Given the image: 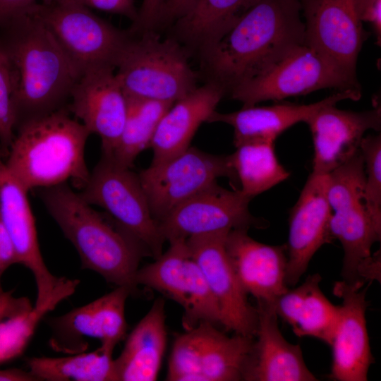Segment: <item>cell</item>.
Masks as SVG:
<instances>
[{
    "label": "cell",
    "instance_id": "1",
    "mask_svg": "<svg viewBox=\"0 0 381 381\" xmlns=\"http://www.w3.org/2000/svg\"><path fill=\"white\" fill-rule=\"evenodd\" d=\"M0 44L13 79L16 128L66 108L80 75L37 18L24 10L7 20Z\"/></svg>",
    "mask_w": 381,
    "mask_h": 381
},
{
    "label": "cell",
    "instance_id": "2",
    "mask_svg": "<svg viewBox=\"0 0 381 381\" xmlns=\"http://www.w3.org/2000/svg\"><path fill=\"white\" fill-rule=\"evenodd\" d=\"M299 0H260L199 57L207 81L226 93L305 41Z\"/></svg>",
    "mask_w": 381,
    "mask_h": 381
},
{
    "label": "cell",
    "instance_id": "3",
    "mask_svg": "<svg viewBox=\"0 0 381 381\" xmlns=\"http://www.w3.org/2000/svg\"><path fill=\"white\" fill-rule=\"evenodd\" d=\"M40 198L76 250L82 269L95 272L133 294L136 291L140 261L148 255L131 234L111 217L92 208L67 183L41 188Z\"/></svg>",
    "mask_w": 381,
    "mask_h": 381
},
{
    "label": "cell",
    "instance_id": "4",
    "mask_svg": "<svg viewBox=\"0 0 381 381\" xmlns=\"http://www.w3.org/2000/svg\"><path fill=\"white\" fill-rule=\"evenodd\" d=\"M90 135L64 108L18 125L5 163L28 190L67 181L81 190L90 174L85 160Z\"/></svg>",
    "mask_w": 381,
    "mask_h": 381
},
{
    "label": "cell",
    "instance_id": "5",
    "mask_svg": "<svg viewBox=\"0 0 381 381\" xmlns=\"http://www.w3.org/2000/svg\"><path fill=\"white\" fill-rule=\"evenodd\" d=\"M365 173L358 150L327 174V198L332 214L329 234L344 250L343 281L362 287L376 262L373 245L380 241L381 226L373 219L364 200Z\"/></svg>",
    "mask_w": 381,
    "mask_h": 381
},
{
    "label": "cell",
    "instance_id": "6",
    "mask_svg": "<svg viewBox=\"0 0 381 381\" xmlns=\"http://www.w3.org/2000/svg\"><path fill=\"white\" fill-rule=\"evenodd\" d=\"M190 56L175 38L162 40L157 30L131 34L116 75L126 97L174 103L198 87Z\"/></svg>",
    "mask_w": 381,
    "mask_h": 381
},
{
    "label": "cell",
    "instance_id": "7",
    "mask_svg": "<svg viewBox=\"0 0 381 381\" xmlns=\"http://www.w3.org/2000/svg\"><path fill=\"white\" fill-rule=\"evenodd\" d=\"M326 88L343 91L361 90V86L356 75L347 72L325 54L303 42L234 86L229 93L245 107Z\"/></svg>",
    "mask_w": 381,
    "mask_h": 381
},
{
    "label": "cell",
    "instance_id": "8",
    "mask_svg": "<svg viewBox=\"0 0 381 381\" xmlns=\"http://www.w3.org/2000/svg\"><path fill=\"white\" fill-rule=\"evenodd\" d=\"M25 10L49 31L80 75L101 66L116 68L131 37L79 4L36 2Z\"/></svg>",
    "mask_w": 381,
    "mask_h": 381
},
{
    "label": "cell",
    "instance_id": "9",
    "mask_svg": "<svg viewBox=\"0 0 381 381\" xmlns=\"http://www.w3.org/2000/svg\"><path fill=\"white\" fill-rule=\"evenodd\" d=\"M90 205L99 206L131 234L148 256L157 259L165 242L153 218L138 175L102 156L79 193Z\"/></svg>",
    "mask_w": 381,
    "mask_h": 381
},
{
    "label": "cell",
    "instance_id": "10",
    "mask_svg": "<svg viewBox=\"0 0 381 381\" xmlns=\"http://www.w3.org/2000/svg\"><path fill=\"white\" fill-rule=\"evenodd\" d=\"M254 338L228 337L210 322L179 334L173 343L167 380H243Z\"/></svg>",
    "mask_w": 381,
    "mask_h": 381
},
{
    "label": "cell",
    "instance_id": "11",
    "mask_svg": "<svg viewBox=\"0 0 381 381\" xmlns=\"http://www.w3.org/2000/svg\"><path fill=\"white\" fill-rule=\"evenodd\" d=\"M138 175L157 223L217 179L237 181L229 155H212L190 146L168 159L151 163Z\"/></svg>",
    "mask_w": 381,
    "mask_h": 381
},
{
    "label": "cell",
    "instance_id": "12",
    "mask_svg": "<svg viewBox=\"0 0 381 381\" xmlns=\"http://www.w3.org/2000/svg\"><path fill=\"white\" fill-rule=\"evenodd\" d=\"M135 282L138 286L152 289L179 303L183 309L182 324L185 329L201 322L222 327L218 304L186 240L170 242L166 252L153 262L139 268Z\"/></svg>",
    "mask_w": 381,
    "mask_h": 381
},
{
    "label": "cell",
    "instance_id": "13",
    "mask_svg": "<svg viewBox=\"0 0 381 381\" xmlns=\"http://www.w3.org/2000/svg\"><path fill=\"white\" fill-rule=\"evenodd\" d=\"M250 200L240 190H230L214 182L160 220L159 231L165 241L170 243L234 229L265 227V221L249 211Z\"/></svg>",
    "mask_w": 381,
    "mask_h": 381
},
{
    "label": "cell",
    "instance_id": "14",
    "mask_svg": "<svg viewBox=\"0 0 381 381\" xmlns=\"http://www.w3.org/2000/svg\"><path fill=\"white\" fill-rule=\"evenodd\" d=\"M132 291L116 286L112 291L68 313L44 318L51 329L50 347L56 352L73 354L85 351L87 339L115 348L126 337L125 306Z\"/></svg>",
    "mask_w": 381,
    "mask_h": 381
},
{
    "label": "cell",
    "instance_id": "15",
    "mask_svg": "<svg viewBox=\"0 0 381 381\" xmlns=\"http://www.w3.org/2000/svg\"><path fill=\"white\" fill-rule=\"evenodd\" d=\"M229 231L205 234L186 240L220 310L222 327L254 338L258 326L255 307L248 302L225 248Z\"/></svg>",
    "mask_w": 381,
    "mask_h": 381
},
{
    "label": "cell",
    "instance_id": "16",
    "mask_svg": "<svg viewBox=\"0 0 381 381\" xmlns=\"http://www.w3.org/2000/svg\"><path fill=\"white\" fill-rule=\"evenodd\" d=\"M112 66H101L83 73L66 107L90 133L99 136L102 155L116 147L128 112L126 96Z\"/></svg>",
    "mask_w": 381,
    "mask_h": 381
},
{
    "label": "cell",
    "instance_id": "17",
    "mask_svg": "<svg viewBox=\"0 0 381 381\" xmlns=\"http://www.w3.org/2000/svg\"><path fill=\"white\" fill-rule=\"evenodd\" d=\"M27 190L8 169L0 150V213L13 244L18 264L33 274L37 295L34 306L44 304L66 277L47 267Z\"/></svg>",
    "mask_w": 381,
    "mask_h": 381
},
{
    "label": "cell",
    "instance_id": "18",
    "mask_svg": "<svg viewBox=\"0 0 381 381\" xmlns=\"http://www.w3.org/2000/svg\"><path fill=\"white\" fill-rule=\"evenodd\" d=\"M299 1L306 18L304 42L356 75L358 56L367 35L355 0Z\"/></svg>",
    "mask_w": 381,
    "mask_h": 381
},
{
    "label": "cell",
    "instance_id": "19",
    "mask_svg": "<svg viewBox=\"0 0 381 381\" xmlns=\"http://www.w3.org/2000/svg\"><path fill=\"white\" fill-rule=\"evenodd\" d=\"M327 190V174L312 171L290 212L285 244L288 287L297 284L318 250L332 241L329 234L332 210Z\"/></svg>",
    "mask_w": 381,
    "mask_h": 381
},
{
    "label": "cell",
    "instance_id": "20",
    "mask_svg": "<svg viewBox=\"0 0 381 381\" xmlns=\"http://www.w3.org/2000/svg\"><path fill=\"white\" fill-rule=\"evenodd\" d=\"M361 290L344 281L337 282L335 296L342 299L330 346L332 364L329 377L337 381H366L372 355L367 329L365 298Z\"/></svg>",
    "mask_w": 381,
    "mask_h": 381
},
{
    "label": "cell",
    "instance_id": "21",
    "mask_svg": "<svg viewBox=\"0 0 381 381\" xmlns=\"http://www.w3.org/2000/svg\"><path fill=\"white\" fill-rule=\"evenodd\" d=\"M335 103L324 105L306 122L313 137V172L328 174L358 150L365 133L378 131L381 109L377 107L363 111L337 109Z\"/></svg>",
    "mask_w": 381,
    "mask_h": 381
},
{
    "label": "cell",
    "instance_id": "22",
    "mask_svg": "<svg viewBox=\"0 0 381 381\" xmlns=\"http://www.w3.org/2000/svg\"><path fill=\"white\" fill-rule=\"evenodd\" d=\"M258 326L243 374L246 381H315L300 345L281 333L275 303L257 301Z\"/></svg>",
    "mask_w": 381,
    "mask_h": 381
},
{
    "label": "cell",
    "instance_id": "23",
    "mask_svg": "<svg viewBox=\"0 0 381 381\" xmlns=\"http://www.w3.org/2000/svg\"><path fill=\"white\" fill-rule=\"evenodd\" d=\"M248 230L239 228L228 232L226 253L246 293L256 301L275 303L289 289L286 245L260 243L251 238Z\"/></svg>",
    "mask_w": 381,
    "mask_h": 381
},
{
    "label": "cell",
    "instance_id": "24",
    "mask_svg": "<svg viewBox=\"0 0 381 381\" xmlns=\"http://www.w3.org/2000/svg\"><path fill=\"white\" fill-rule=\"evenodd\" d=\"M361 90L339 91L315 103L308 104H277L265 107H243L230 113L215 111L208 123L222 122L234 129L235 147L250 142H274L284 131L299 122L307 120L319 109L329 103L344 100H358Z\"/></svg>",
    "mask_w": 381,
    "mask_h": 381
},
{
    "label": "cell",
    "instance_id": "25",
    "mask_svg": "<svg viewBox=\"0 0 381 381\" xmlns=\"http://www.w3.org/2000/svg\"><path fill=\"white\" fill-rule=\"evenodd\" d=\"M226 93L220 85L206 81L174 102L162 117L151 141V163L161 162L188 148L199 126L209 121Z\"/></svg>",
    "mask_w": 381,
    "mask_h": 381
},
{
    "label": "cell",
    "instance_id": "26",
    "mask_svg": "<svg viewBox=\"0 0 381 381\" xmlns=\"http://www.w3.org/2000/svg\"><path fill=\"white\" fill-rule=\"evenodd\" d=\"M164 301L157 298L127 336L114 359L117 381L157 380L167 347Z\"/></svg>",
    "mask_w": 381,
    "mask_h": 381
},
{
    "label": "cell",
    "instance_id": "27",
    "mask_svg": "<svg viewBox=\"0 0 381 381\" xmlns=\"http://www.w3.org/2000/svg\"><path fill=\"white\" fill-rule=\"evenodd\" d=\"M260 0H197L172 24L171 36L200 56L219 41Z\"/></svg>",
    "mask_w": 381,
    "mask_h": 381
},
{
    "label": "cell",
    "instance_id": "28",
    "mask_svg": "<svg viewBox=\"0 0 381 381\" xmlns=\"http://www.w3.org/2000/svg\"><path fill=\"white\" fill-rule=\"evenodd\" d=\"M319 274L309 275L299 286L289 289L275 302L278 316L298 337H311L330 345L339 306L332 304L320 287Z\"/></svg>",
    "mask_w": 381,
    "mask_h": 381
},
{
    "label": "cell",
    "instance_id": "29",
    "mask_svg": "<svg viewBox=\"0 0 381 381\" xmlns=\"http://www.w3.org/2000/svg\"><path fill=\"white\" fill-rule=\"evenodd\" d=\"M114 349L101 344L90 352L61 357H32L26 363L38 381H117Z\"/></svg>",
    "mask_w": 381,
    "mask_h": 381
},
{
    "label": "cell",
    "instance_id": "30",
    "mask_svg": "<svg viewBox=\"0 0 381 381\" xmlns=\"http://www.w3.org/2000/svg\"><path fill=\"white\" fill-rule=\"evenodd\" d=\"M230 162L240 183V191L253 199L289 178L290 174L279 163L274 142L256 141L236 147Z\"/></svg>",
    "mask_w": 381,
    "mask_h": 381
},
{
    "label": "cell",
    "instance_id": "31",
    "mask_svg": "<svg viewBox=\"0 0 381 381\" xmlns=\"http://www.w3.org/2000/svg\"><path fill=\"white\" fill-rule=\"evenodd\" d=\"M126 98L128 112L121 137L111 155L103 157L111 159L119 166L131 169L138 155L150 147L162 117L174 103Z\"/></svg>",
    "mask_w": 381,
    "mask_h": 381
},
{
    "label": "cell",
    "instance_id": "32",
    "mask_svg": "<svg viewBox=\"0 0 381 381\" xmlns=\"http://www.w3.org/2000/svg\"><path fill=\"white\" fill-rule=\"evenodd\" d=\"M78 279L65 278L42 306L11 317L0 324V364L20 356L31 341L39 324L59 303L74 294Z\"/></svg>",
    "mask_w": 381,
    "mask_h": 381
},
{
    "label": "cell",
    "instance_id": "33",
    "mask_svg": "<svg viewBox=\"0 0 381 381\" xmlns=\"http://www.w3.org/2000/svg\"><path fill=\"white\" fill-rule=\"evenodd\" d=\"M359 150L364 164L365 202L374 222L381 226V135L363 137Z\"/></svg>",
    "mask_w": 381,
    "mask_h": 381
},
{
    "label": "cell",
    "instance_id": "34",
    "mask_svg": "<svg viewBox=\"0 0 381 381\" xmlns=\"http://www.w3.org/2000/svg\"><path fill=\"white\" fill-rule=\"evenodd\" d=\"M14 84L8 59L0 44V150L5 159L15 136Z\"/></svg>",
    "mask_w": 381,
    "mask_h": 381
},
{
    "label": "cell",
    "instance_id": "35",
    "mask_svg": "<svg viewBox=\"0 0 381 381\" xmlns=\"http://www.w3.org/2000/svg\"><path fill=\"white\" fill-rule=\"evenodd\" d=\"M44 3L70 2L88 8L107 11L125 16L134 22L138 17V11L134 6V0H43Z\"/></svg>",
    "mask_w": 381,
    "mask_h": 381
},
{
    "label": "cell",
    "instance_id": "36",
    "mask_svg": "<svg viewBox=\"0 0 381 381\" xmlns=\"http://www.w3.org/2000/svg\"><path fill=\"white\" fill-rule=\"evenodd\" d=\"M166 0H143L137 19L128 30L131 34L154 30L159 11Z\"/></svg>",
    "mask_w": 381,
    "mask_h": 381
},
{
    "label": "cell",
    "instance_id": "37",
    "mask_svg": "<svg viewBox=\"0 0 381 381\" xmlns=\"http://www.w3.org/2000/svg\"><path fill=\"white\" fill-rule=\"evenodd\" d=\"M356 8L360 20L370 24L377 44L381 43V0H355Z\"/></svg>",
    "mask_w": 381,
    "mask_h": 381
},
{
    "label": "cell",
    "instance_id": "38",
    "mask_svg": "<svg viewBox=\"0 0 381 381\" xmlns=\"http://www.w3.org/2000/svg\"><path fill=\"white\" fill-rule=\"evenodd\" d=\"M197 0H166L158 15L155 30L172 25L183 16Z\"/></svg>",
    "mask_w": 381,
    "mask_h": 381
},
{
    "label": "cell",
    "instance_id": "39",
    "mask_svg": "<svg viewBox=\"0 0 381 381\" xmlns=\"http://www.w3.org/2000/svg\"><path fill=\"white\" fill-rule=\"evenodd\" d=\"M13 290L0 294V324L5 320L27 312L32 308L28 297H15Z\"/></svg>",
    "mask_w": 381,
    "mask_h": 381
},
{
    "label": "cell",
    "instance_id": "40",
    "mask_svg": "<svg viewBox=\"0 0 381 381\" xmlns=\"http://www.w3.org/2000/svg\"><path fill=\"white\" fill-rule=\"evenodd\" d=\"M14 264H18L16 250L0 213V294L4 291L1 277Z\"/></svg>",
    "mask_w": 381,
    "mask_h": 381
},
{
    "label": "cell",
    "instance_id": "41",
    "mask_svg": "<svg viewBox=\"0 0 381 381\" xmlns=\"http://www.w3.org/2000/svg\"><path fill=\"white\" fill-rule=\"evenodd\" d=\"M35 3L36 0H0V25Z\"/></svg>",
    "mask_w": 381,
    "mask_h": 381
},
{
    "label": "cell",
    "instance_id": "42",
    "mask_svg": "<svg viewBox=\"0 0 381 381\" xmlns=\"http://www.w3.org/2000/svg\"><path fill=\"white\" fill-rule=\"evenodd\" d=\"M0 381H38V380L29 370L8 368L0 370Z\"/></svg>",
    "mask_w": 381,
    "mask_h": 381
}]
</instances>
